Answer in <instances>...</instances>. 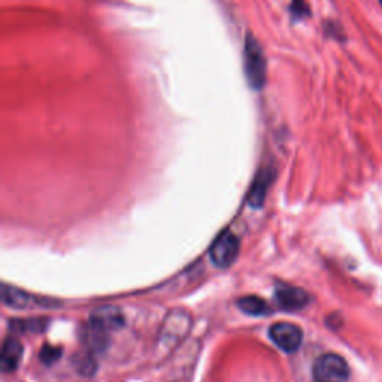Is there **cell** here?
<instances>
[{
  "mask_svg": "<svg viewBox=\"0 0 382 382\" xmlns=\"http://www.w3.org/2000/svg\"><path fill=\"white\" fill-rule=\"evenodd\" d=\"M244 71L248 85L253 90H263L268 83V59L258 39L248 32L244 42Z\"/></svg>",
  "mask_w": 382,
  "mask_h": 382,
  "instance_id": "obj_1",
  "label": "cell"
},
{
  "mask_svg": "<svg viewBox=\"0 0 382 382\" xmlns=\"http://www.w3.org/2000/svg\"><path fill=\"white\" fill-rule=\"evenodd\" d=\"M314 376L317 382H345L350 376V366L338 354H324L314 363Z\"/></svg>",
  "mask_w": 382,
  "mask_h": 382,
  "instance_id": "obj_2",
  "label": "cell"
},
{
  "mask_svg": "<svg viewBox=\"0 0 382 382\" xmlns=\"http://www.w3.org/2000/svg\"><path fill=\"white\" fill-rule=\"evenodd\" d=\"M239 253V241L232 232L221 233L210 246V260L218 268H229L233 265Z\"/></svg>",
  "mask_w": 382,
  "mask_h": 382,
  "instance_id": "obj_3",
  "label": "cell"
},
{
  "mask_svg": "<svg viewBox=\"0 0 382 382\" xmlns=\"http://www.w3.org/2000/svg\"><path fill=\"white\" fill-rule=\"evenodd\" d=\"M273 344L284 352H296L303 340L302 328L292 323H276L269 328Z\"/></svg>",
  "mask_w": 382,
  "mask_h": 382,
  "instance_id": "obj_4",
  "label": "cell"
},
{
  "mask_svg": "<svg viewBox=\"0 0 382 382\" xmlns=\"http://www.w3.org/2000/svg\"><path fill=\"white\" fill-rule=\"evenodd\" d=\"M276 300L281 305L282 309L287 311H297L305 308L309 303V294L305 290L292 287V285H281L275 293Z\"/></svg>",
  "mask_w": 382,
  "mask_h": 382,
  "instance_id": "obj_5",
  "label": "cell"
},
{
  "mask_svg": "<svg viewBox=\"0 0 382 382\" xmlns=\"http://www.w3.org/2000/svg\"><path fill=\"white\" fill-rule=\"evenodd\" d=\"M121 323H123V317L120 311H117L114 308L99 309L93 314V317H91V324L100 328V330L105 333L109 330H115V328L121 326Z\"/></svg>",
  "mask_w": 382,
  "mask_h": 382,
  "instance_id": "obj_6",
  "label": "cell"
},
{
  "mask_svg": "<svg viewBox=\"0 0 382 382\" xmlns=\"http://www.w3.org/2000/svg\"><path fill=\"white\" fill-rule=\"evenodd\" d=\"M23 359V345L17 339L8 338L2 347V369L4 372H11L17 369Z\"/></svg>",
  "mask_w": 382,
  "mask_h": 382,
  "instance_id": "obj_7",
  "label": "cell"
},
{
  "mask_svg": "<svg viewBox=\"0 0 382 382\" xmlns=\"http://www.w3.org/2000/svg\"><path fill=\"white\" fill-rule=\"evenodd\" d=\"M269 182H270V172H261V175L254 182L251 193H249V205H253L254 208H258L263 205Z\"/></svg>",
  "mask_w": 382,
  "mask_h": 382,
  "instance_id": "obj_8",
  "label": "cell"
},
{
  "mask_svg": "<svg viewBox=\"0 0 382 382\" xmlns=\"http://www.w3.org/2000/svg\"><path fill=\"white\" fill-rule=\"evenodd\" d=\"M28 294L18 292L17 288H12L8 285H4V292H2V300L5 305L8 306H14V308H24L28 306Z\"/></svg>",
  "mask_w": 382,
  "mask_h": 382,
  "instance_id": "obj_9",
  "label": "cell"
},
{
  "mask_svg": "<svg viewBox=\"0 0 382 382\" xmlns=\"http://www.w3.org/2000/svg\"><path fill=\"white\" fill-rule=\"evenodd\" d=\"M238 306L248 315H261L269 311L266 303L256 296H248L241 299L238 302Z\"/></svg>",
  "mask_w": 382,
  "mask_h": 382,
  "instance_id": "obj_10",
  "label": "cell"
},
{
  "mask_svg": "<svg viewBox=\"0 0 382 382\" xmlns=\"http://www.w3.org/2000/svg\"><path fill=\"white\" fill-rule=\"evenodd\" d=\"M288 12L294 21H302L311 17V6L306 0H292L288 6Z\"/></svg>",
  "mask_w": 382,
  "mask_h": 382,
  "instance_id": "obj_11",
  "label": "cell"
},
{
  "mask_svg": "<svg viewBox=\"0 0 382 382\" xmlns=\"http://www.w3.org/2000/svg\"><path fill=\"white\" fill-rule=\"evenodd\" d=\"M61 355V350L60 348H56V347H51V345H45L42 350H41V360L45 363V364H52L56 363Z\"/></svg>",
  "mask_w": 382,
  "mask_h": 382,
  "instance_id": "obj_12",
  "label": "cell"
},
{
  "mask_svg": "<svg viewBox=\"0 0 382 382\" xmlns=\"http://www.w3.org/2000/svg\"><path fill=\"white\" fill-rule=\"evenodd\" d=\"M326 32L328 36L338 39V41H344L345 39V35L344 32H342V28L338 23H332V21L326 23Z\"/></svg>",
  "mask_w": 382,
  "mask_h": 382,
  "instance_id": "obj_13",
  "label": "cell"
}]
</instances>
